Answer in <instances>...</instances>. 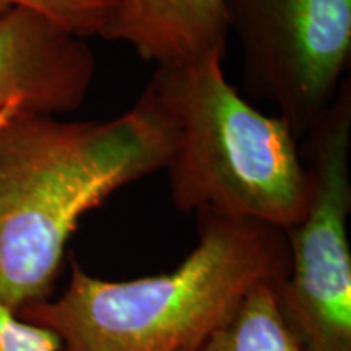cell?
<instances>
[{"label": "cell", "mask_w": 351, "mask_h": 351, "mask_svg": "<svg viewBox=\"0 0 351 351\" xmlns=\"http://www.w3.org/2000/svg\"><path fill=\"white\" fill-rule=\"evenodd\" d=\"M168 132L142 103L108 121L19 116L0 127V302L51 300L78 221L165 169Z\"/></svg>", "instance_id": "1"}, {"label": "cell", "mask_w": 351, "mask_h": 351, "mask_svg": "<svg viewBox=\"0 0 351 351\" xmlns=\"http://www.w3.org/2000/svg\"><path fill=\"white\" fill-rule=\"evenodd\" d=\"M289 271L287 232L244 218L199 217V243L168 274L103 280L72 258L57 300L19 317L59 337L60 351H195L261 285Z\"/></svg>", "instance_id": "2"}, {"label": "cell", "mask_w": 351, "mask_h": 351, "mask_svg": "<svg viewBox=\"0 0 351 351\" xmlns=\"http://www.w3.org/2000/svg\"><path fill=\"white\" fill-rule=\"evenodd\" d=\"M137 101L168 132L165 169L176 208L283 231L304 218L311 184L298 138L282 117L241 98L221 56L156 65Z\"/></svg>", "instance_id": "3"}, {"label": "cell", "mask_w": 351, "mask_h": 351, "mask_svg": "<svg viewBox=\"0 0 351 351\" xmlns=\"http://www.w3.org/2000/svg\"><path fill=\"white\" fill-rule=\"evenodd\" d=\"M306 138L309 205L285 231L289 271L276 285V300L304 351H351L350 78Z\"/></svg>", "instance_id": "4"}, {"label": "cell", "mask_w": 351, "mask_h": 351, "mask_svg": "<svg viewBox=\"0 0 351 351\" xmlns=\"http://www.w3.org/2000/svg\"><path fill=\"white\" fill-rule=\"evenodd\" d=\"M245 88L306 137L345 80L351 0H221Z\"/></svg>", "instance_id": "5"}, {"label": "cell", "mask_w": 351, "mask_h": 351, "mask_svg": "<svg viewBox=\"0 0 351 351\" xmlns=\"http://www.w3.org/2000/svg\"><path fill=\"white\" fill-rule=\"evenodd\" d=\"M95 73L86 39L26 8L0 19V127L19 116L75 111Z\"/></svg>", "instance_id": "6"}, {"label": "cell", "mask_w": 351, "mask_h": 351, "mask_svg": "<svg viewBox=\"0 0 351 351\" xmlns=\"http://www.w3.org/2000/svg\"><path fill=\"white\" fill-rule=\"evenodd\" d=\"M228 34L221 0H119L101 38L129 44L143 60L161 65L225 57Z\"/></svg>", "instance_id": "7"}, {"label": "cell", "mask_w": 351, "mask_h": 351, "mask_svg": "<svg viewBox=\"0 0 351 351\" xmlns=\"http://www.w3.org/2000/svg\"><path fill=\"white\" fill-rule=\"evenodd\" d=\"M276 285H261L230 320L202 346L204 351H304L280 311Z\"/></svg>", "instance_id": "8"}, {"label": "cell", "mask_w": 351, "mask_h": 351, "mask_svg": "<svg viewBox=\"0 0 351 351\" xmlns=\"http://www.w3.org/2000/svg\"><path fill=\"white\" fill-rule=\"evenodd\" d=\"M13 8H26L46 16L82 39L101 36L116 3L109 0H0V19Z\"/></svg>", "instance_id": "9"}, {"label": "cell", "mask_w": 351, "mask_h": 351, "mask_svg": "<svg viewBox=\"0 0 351 351\" xmlns=\"http://www.w3.org/2000/svg\"><path fill=\"white\" fill-rule=\"evenodd\" d=\"M59 337L20 319L0 302V351H60Z\"/></svg>", "instance_id": "10"}, {"label": "cell", "mask_w": 351, "mask_h": 351, "mask_svg": "<svg viewBox=\"0 0 351 351\" xmlns=\"http://www.w3.org/2000/svg\"><path fill=\"white\" fill-rule=\"evenodd\" d=\"M109 2H114V3H117V2H119V0H109Z\"/></svg>", "instance_id": "11"}, {"label": "cell", "mask_w": 351, "mask_h": 351, "mask_svg": "<svg viewBox=\"0 0 351 351\" xmlns=\"http://www.w3.org/2000/svg\"><path fill=\"white\" fill-rule=\"evenodd\" d=\"M195 351H204V350H202V348H199V350H195Z\"/></svg>", "instance_id": "12"}]
</instances>
